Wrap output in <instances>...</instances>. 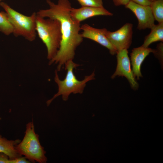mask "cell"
<instances>
[{
  "label": "cell",
  "mask_w": 163,
  "mask_h": 163,
  "mask_svg": "<svg viewBox=\"0 0 163 163\" xmlns=\"http://www.w3.org/2000/svg\"><path fill=\"white\" fill-rule=\"evenodd\" d=\"M155 50L142 46L134 48L130 54L132 71L135 77L139 79L142 75L141 72V65L146 57L151 53H154Z\"/></svg>",
  "instance_id": "cell-11"
},
{
  "label": "cell",
  "mask_w": 163,
  "mask_h": 163,
  "mask_svg": "<svg viewBox=\"0 0 163 163\" xmlns=\"http://www.w3.org/2000/svg\"><path fill=\"white\" fill-rule=\"evenodd\" d=\"M82 6L104 7L102 0H76Z\"/></svg>",
  "instance_id": "cell-16"
},
{
  "label": "cell",
  "mask_w": 163,
  "mask_h": 163,
  "mask_svg": "<svg viewBox=\"0 0 163 163\" xmlns=\"http://www.w3.org/2000/svg\"><path fill=\"white\" fill-rule=\"evenodd\" d=\"M70 15L74 21L80 23L92 17L99 15L111 16L113 14L104 7L82 6L77 8L72 7Z\"/></svg>",
  "instance_id": "cell-10"
},
{
  "label": "cell",
  "mask_w": 163,
  "mask_h": 163,
  "mask_svg": "<svg viewBox=\"0 0 163 163\" xmlns=\"http://www.w3.org/2000/svg\"><path fill=\"white\" fill-rule=\"evenodd\" d=\"M116 54L117 65L115 71L111 76V78L113 79L117 76L125 77L128 80L133 89H137L138 84L131 68L127 50L125 49L120 50L117 52Z\"/></svg>",
  "instance_id": "cell-7"
},
{
  "label": "cell",
  "mask_w": 163,
  "mask_h": 163,
  "mask_svg": "<svg viewBox=\"0 0 163 163\" xmlns=\"http://www.w3.org/2000/svg\"><path fill=\"white\" fill-rule=\"evenodd\" d=\"M0 6L7 14L13 27V34L15 37L21 36L30 41L35 40L37 33L36 13L33 12L27 16L14 10L3 2H0Z\"/></svg>",
  "instance_id": "cell-4"
},
{
  "label": "cell",
  "mask_w": 163,
  "mask_h": 163,
  "mask_svg": "<svg viewBox=\"0 0 163 163\" xmlns=\"http://www.w3.org/2000/svg\"><path fill=\"white\" fill-rule=\"evenodd\" d=\"M79 66L80 65L74 62L72 60L68 61L65 65V69L67 70L66 75L62 80L59 79L57 71L56 70L54 80L58 86V91L52 98L47 101V106L59 96H62L63 101H66L72 93L82 94L87 83L95 79V73L94 72L90 75L85 76L83 80H78L74 73L73 70Z\"/></svg>",
  "instance_id": "cell-2"
},
{
  "label": "cell",
  "mask_w": 163,
  "mask_h": 163,
  "mask_svg": "<svg viewBox=\"0 0 163 163\" xmlns=\"http://www.w3.org/2000/svg\"><path fill=\"white\" fill-rule=\"evenodd\" d=\"M130 0H113L114 5L116 6L126 5Z\"/></svg>",
  "instance_id": "cell-19"
},
{
  "label": "cell",
  "mask_w": 163,
  "mask_h": 163,
  "mask_svg": "<svg viewBox=\"0 0 163 163\" xmlns=\"http://www.w3.org/2000/svg\"><path fill=\"white\" fill-rule=\"evenodd\" d=\"M139 5H150L151 2L149 0H130Z\"/></svg>",
  "instance_id": "cell-20"
},
{
  "label": "cell",
  "mask_w": 163,
  "mask_h": 163,
  "mask_svg": "<svg viewBox=\"0 0 163 163\" xmlns=\"http://www.w3.org/2000/svg\"><path fill=\"white\" fill-rule=\"evenodd\" d=\"M150 33L145 38L142 46L148 47L151 43L157 41H163V22L155 25L151 29Z\"/></svg>",
  "instance_id": "cell-13"
},
{
  "label": "cell",
  "mask_w": 163,
  "mask_h": 163,
  "mask_svg": "<svg viewBox=\"0 0 163 163\" xmlns=\"http://www.w3.org/2000/svg\"><path fill=\"white\" fill-rule=\"evenodd\" d=\"M150 6L155 20L158 23L163 22V0L151 2Z\"/></svg>",
  "instance_id": "cell-14"
},
{
  "label": "cell",
  "mask_w": 163,
  "mask_h": 163,
  "mask_svg": "<svg viewBox=\"0 0 163 163\" xmlns=\"http://www.w3.org/2000/svg\"><path fill=\"white\" fill-rule=\"evenodd\" d=\"M149 0L151 2H152V1H153L155 0Z\"/></svg>",
  "instance_id": "cell-22"
},
{
  "label": "cell",
  "mask_w": 163,
  "mask_h": 163,
  "mask_svg": "<svg viewBox=\"0 0 163 163\" xmlns=\"http://www.w3.org/2000/svg\"><path fill=\"white\" fill-rule=\"evenodd\" d=\"M133 25L127 23L118 30L111 32L104 28V34L117 52L128 49L132 42Z\"/></svg>",
  "instance_id": "cell-6"
},
{
  "label": "cell",
  "mask_w": 163,
  "mask_h": 163,
  "mask_svg": "<svg viewBox=\"0 0 163 163\" xmlns=\"http://www.w3.org/2000/svg\"><path fill=\"white\" fill-rule=\"evenodd\" d=\"M30 162L22 156L12 160H10L9 163H30Z\"/></svg>",
  "instance_id": "cell-17"
},
{
  "label": "cell",
  "mask_w": 163,
  "mask_h": 163,
  "mask_svg": "<svg viewBox=\"0 0 163 163\" xmlns=\"http://www.w3.org/2000/svg\"><path fill=\"white\" fill-rule=\"evenodd\" d=\"M36 22L37 33L46 46L47 58L50 60L60 47L62 39L60 23L57 19L44 18L37 14Z\"/></svg>",
  "instance_id": "cell-3"
},
{
  "label": "cell",
  "mask_w": 163,
  "mask_h": 163,
  "mask_svg": "<svg viewBox=\"0 0 163 163\" xmlns=\"http://www.w3.org/2000/svg\"><path fill=\"white\" fill-rule=\"evenodd\" d=\"M18 153L24 155L30 162L46 163V152L41 145L39 135L35 133L33 122L28 123L24 137L16 146Z\"/></svg>",
  "instance_id": "cell-5"
},
{
  "label": "cell",
  "mask_w": 163,
  "mask_h": 163,
  "mask_svg": "<svg viewBox=\"0 0 163 163\" xmlns=\"http://www.w3.org/2000/svg\"><path fill=\"white\" fill-rule=\"evenodd\" d=\"M5 0H0V2H3V1H4Z\"/></svg>",
  "instance_id": "cell-21"
},
{
  "label": "cell",
  "mask_w": 163,
  "mask_h": 163,
  "mask_svg": "<svg viewBox=\"0 0 163 163\" xmlns=\"http://www.w3.org/2000/svg\"><path fill=\"white\" fill-rule=\"evenodd\" d=\"M10 160L7 155L0 152V163H9Z\"/></svg>",
  "instance_id": "cell-18"
},
{
  "label": "cell",
  "mask_w": 163,
  "mask_h": 163,
  "mask_svg": "<svg viewBox=\"0 0 163 163\" xmlns=\"http://www.w3.org/2000/svg\"><path fill=\"white\" fill-rule=\"evenodd\" d=\"M82 30V37L93 40L107 48L111 54L114 55L117 52L106 37L104 33V28L98 29L93 27L88 24L81 26Z\"/></svg>",
  "instance_id": "cell-9"
},
{
  "label": "cell",
  "mask_w": 163,
  "mask_h": 163,
  "mask_svg": "<svg viewBox=\"0 0 163 163\" xmlns=\"http://www.w3.org/2000/svg\"><path fill=\"white\" fill-rule=\"evenodd\" d=\"M13 27L5 11L0 12V31L6 36L13 34Z\"/></svg>",
  "instance_id": "cell-15"
},
{
  "label": "cell",
  "mask_w": 163,
  "mask_h": 163,
  "mask_svg": "<svg viewBox=\"0 0 163 163\" xmlns=\"http://www.w3.org/2000/svg\"><path fill=\"white\" fill-rule=\"evenodd\" d=\"M46 2L49 8L40 9L37 14L43 18L57 19L60 23L62 39L60 47L49 64H57V70L60 71L68 61L73 60L76 48L83 41V38L79 33L80 23L71 18L70 11L72 7L68 0H58L57 4L50 0H46Z\"/></svg>",
  "instance_id": "cell-1"
},
{
  "label": "cell",
  "mask_w": 163,
  "mask_h": 163,
  "mask_svg": "<svg viewBox=\"0 0 163 163\" xmlns=\"http://www.w3.org/2000/svg\"><path fill=\"white\" fill-rule=\"evenodd\" d=\"M125 7L131 10L138 21L137 29L141 30L151 29L155 25V19L150 5L137 4L130 0Z\"/></svg>",
  "instance_id": "cell-8"
},
{
  "label": "cell",
  "mask_w": 163,
  "mask_h": 163,
  "mask_svg": "<svg viewBox=\"0 0 163 163\" xmlns=\"http://www.w3.org/2000/svg\"><path fill=\"white\" fill-rule=\"evenodd\" d=\"M21 140H8L0 135V152L7 155L10 160L22 156L17 152L16 146Z\"/></svg>",
  "instance_id": "cell-12"
}]
</instances>
